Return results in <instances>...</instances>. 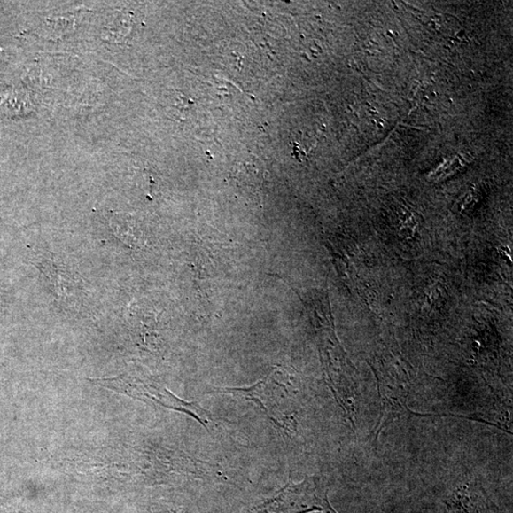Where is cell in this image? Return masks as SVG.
Listing matches in <instances>:
<instances>
[{"mask_svg": "<svg viewBox=\"0 0 513 513\" xmlns=\"http://www.w3.org/2000/svg\"><path fill=\"white\" fill-rule=\"evenodd\" d=\"M41 270L47 278L52 291L58 297L66 299L74 294L75 281L68 271L57 267L51 261L43 262Z\"/></svg>", "mask_w": 513, "mask_h": 513, "instance_id": "3957f363", "label": "cell"}, {"mask_svg": "<svg viewBox=\"0 0 513 513\" xmlns=\"http://www.w3.org/2000/svg\"><path fill=\"white\" fill-rule=\"evenodd\" d=\"M265 513H338L329 502L328 491L315 479L289 484L271 501Z\"/></svg>", "mask_w": 513, "mask_h": 513, "instance_id": "7a4b0ae2", "label": "cell"}, {"mask_svg": "<svg viewBox=\"0 0 513 513\" xmlns=\"http://www.w3.org/2000/svg\"><path fill=\"white\" fill-rule=\"evenodd\" d=\"M102 384L113 390L124 393L131 398L188 414L198 421L206 429H208L210 424L213 423L208 412L203 409L198 403L182 400L168 390L161 389L157 385L144 384L139 378L126 376L118 377L116 378L102 379Z\"/></svg>", "mask_w": 513, "mask_h": 513, "instance_id": "6da1fadb", "label": "cell"}]
</instances>
